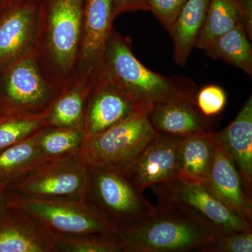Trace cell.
Instances as JSON below:
<instances>
[{
    "instance_id": "cell-1",
    "label": "cell",
    "mask_w": 252,
    "mask_h": 252,
    "mask_svg": "<svg viewBox=\"0 0 252 252\" xmlns=\"http://www.w3.org/2000/svg\"><path fill=\"white\" fill-rule=\"evenodd\" d=\"M159 205L148 217L119 229L124 252L200 251L220 234L188 207L175 203Z\"/></svg>"
},
{
    "instance_id": "cell-2",
    "label": "cell",
    "mask_w": 252,
    "mask_h": 252,
    "mask_svg": "<svg viewBox=\"0 0 252 252\" xmlns=\"http://www.w3.org/2000/svg\"><path fill=\"white\" fill-rule=\"evenodd\" d=\"M97 70L149 109L179 97L196 94L193 81L165 77L146 67L132 53L130 41L114 31Z\"/></svg>"
},
{
    "instance_id": "cell-3",
    "label": "cell",
    "mask_w": 252,
    "mask_h": 252,
    "mask_svg": "<svg viewBox=\"0 0 252 252\" xmlns=\"http://www.w3.org/2000/svg\"><path fill=\"white\" fill-rule=\"evenodd\" d=\"M147 112L86 137L78 159L86 165L109 169L125 176L144 147L158 135L149 122Z\"/></svg>"
},
{
    "instance_id": "cell-4",
    "label": "cell",
    "mask_w": 252,
    "mask_h": 252,
    "mask_svg": "<svg viewBox=\"0 0 252 252\" xmlns=\"http://www.w3.org/2000/svg\"><path fill=\"white\" fill-rule=\"evenodd\" d=\"M88 165L86 202L117 225L133 224L155 211L130 180L114 170Z\"/></svg>"
},
{
    "instance_id": "cell-5",
    "label": "cell",
    "mask_w": 252,
    "mask_h": 252,
    "mask_svg": "<svg viewBox=\"0 0 252 252\" xmlns=\"http://www.w3.org/2000/svg\"><path fill=\"white\" fill-rule=\"evenodd\" d=\"M8 193L9 206L21 209L53 233L118 235L119 228L94 207L79 200H38Z\"/></svg>"
},
{
    "instance_id": "cell-6",
    "label": "cell",
    "mask_w": 252,
    "mask_h": 252,
    "mask_svg": "<svg viewBox=\"0 0 252 252\" xmlns=\"http://www.w3.org/2000/svg\"><path fill=\"white\" fill-rule=\"evenodd\" d=\"M88 165L77 157L39 164L5 190L27 198L85 201Z\"/></svg>"
},
{
    "instance_id": "cell-7",
    "label": "cell",
    "mask_w": 252,
    "mask_h": 252,
    "mask_svg": "<svg viewBox=\"0 0 252 252\" xmlns=\"http://www.w3.org/2000/svg\"><path fill=\"white\" fill-rule=\"evenodd\" d=\"M57 98L32 59L21 58L0 71V117L40 115Z\"/></svg>"
},
{
    "instance_id": "cell-8",
    "label": "cell",
    "mask_w": 252,
    "mask_h": 252,
    "mask_svg": "<svg viewBox=\"0 0 252 252\" xmlns=\"http://www.w3.org/2000/svg\"><path fill=\"white\" fill-rule=\"evenodd\" d=\"M154 187L159 204L175 203L188 207L220 233L252 231V225L230 210L206 184L175 177Z\"/></svg>"
},
{
    "instance_id": "cell-9",
    "label": "cell",
    "mask_w": 252,
    "mask_h": 252,
    "mask_svg": "<svg viewBox=\"0 0 252 252\" xmlns=\"http://www.w3.org/2000/svg\"><path fill=\"white\" fill-rule=\"evenodd\" d=\"M84 107L82 129L91 137L149 110L97 73Z\"/></svg>"
},
{
    "instance_id": "cell-10",
    "label": "cell",
    "mask_w": 252,
    "mask_h": 252,
    "mask_svg": "<svg viewBox=\"0 0 252 252\" xmlns=\"http://www.w3.org/2000/svg\"><path fill=\"white\" fill-rule=\"evenodd\" d=\"M48 23V44L61 69L72 65L81 42L84 0H39Z\"/></svg>"
},
{
    "instance_id": "cell-11",
    "label": "cell",
    "mask_w": 252,
    "mask_h": 252,
    "mask_svg": "<svg viewBox=\"0 0 252 252\" xmlns=\"http://www.w3.org/2000/svg\"><path fill=\"white\" fill-rule=\"evenodd\" d=\"M182 139L158 135L144 147L126 172L137 190H144L177 177L179 147Z\"/></svg>"
},
{
    "instance_id": "cell-12",
    "label": "cell",
    "mask_w": 252,
    "mask_h": 252,
    "mask_svg": "<svg viewBox=\"0 0 252 252\" xmlns=\"http://www.w3.org/2000/svg\"><path fill=\"white\" fill-rule=\"evenodd\" d=\"M0 252H57L54 233L28 212L8 206L0 215Z\"/></svg>"
},
{
    "instance_id": "cell-13",
    "label": "cell",
    "mask_w": 252,
    "mask_h": 252,
    "mask_svg": "<svg viewBox=\"0 0 252 252\" xmlns=\"http://www.w3.org/2000/svg\"><path fill=\"white\" fill-rule=\"evenodd\" d=\"M38 1L12 0L0 16V71L21 59L32 41L39 14Z\"/></svg>"
},
{
    "instance_id": "cell-14",
    "label": "cell",
    "mask_w": 252,
    "mask_h": 252,
    "mask_svg": "<svg viewBox=\"0 0 252 252\" xmlns=\"http://www.w3.org/2000/svg\"><path fill=\"white\" fill-rule=\"evenodd\" d=\"M195 95H187L154 106L147 112L151 125L158 135L185 139L211 130L210 119L200 112Z\"/></svg>"
},
{
    "instance_id": "cell-15",
    "label": "cell",
    "mask_w": 252,
    "mask_h": 252,
    "mask_svg": "<svg viewBox=\"0 0 252 252\" xmlns=\"http://www.w3.org/2000/svg\"><path fill=\"white\" fill-rule=\"evenodd\" d=\"M216 141L213 165L208 180L205 184L230 210L252 225V194L247 190L243 178L229 156Z\"/></svg>"
},
{
    "instance_id": "cell-16",
    "label": "cell",
    "mask_w": 252,
    "mask_h": 252,
    "mask_svg": "<svg viewBox=\"0 0 252 252\" xmlns=\"http://www.w3.org/2000/svg\"><path fill=\"white\" fill-rule=\"evenodd\" d=\"M114 19V0H84L81 59L87 69L98 67Z\"/></svg>"
},
{
    "instance_id": "cell-17",
    "label": "cell",
    "mask_w": 252,
    "mask_h": 252,
    "mask_svg": "<svg viewBox=\"0 0 252 252\" xmlns=\"http://www.w3.org/2000/svg\"><path fill=\"white\" fill-rule=\"evenodd\" d=\"M240 172L249 193L252 190V97L250 95L229 125L214 132Z\"/></svg>"
},
{
    "instance_id": "cell-18",
    "label": "cell",
    "mask_w": 252,
    "mask_h": 252,
    "mask_svg": "<svg viewBox=\"0 0 252 252\" xmlns=\"http://www.w3.org/2000/svg\"><path fill=\"white\" fill-rule=\"evenodd\" d=\"M216 147V139L212 130L203 131L182 139L179 147L177 177L186 182L206 183Z\"/></svg>"
},
{
    "instance_id": "cell-19",
    "label": "cell",
    "mask_w": 252,
    "mask_h": 252,
    "mask_svg": "<svg viewBox=\"0 0 252 252\" xmlns=\"http://www.w3.org/2000/svg\"><path fill=\"white\" fill-rule=\"evenodd\" d=\"M210 0H187L168 32L174 45V58L178 65L185 66L195 47L206 17Z\"/></svg>"
},
{
    "instance_id": "cell-20",
    "label": "cell",
    "mask_w": 252,
    "mask_h": 252,
    "mask_svg": "<svg viewBox=\"0 0 252 252\" xmlns=\"http://www.w3.org/2000/svg\"><path fill=\"white\" fill-rule=\"evenodd\" d=\"M38 132L19 143L0 151L1 188L6 189L39 164L45 162L38 147Z\"/></svg>"
},
{
    "instance_id": "cell-21",
    "label": "cell",
    "mask_w": 252,
    "mask_h": 252,
    "mask_svg": "<svg viewBox=\"0 0 252 252\" xmlns=\"http://www.w3.org/2000/svg\"><path fill=\"white\" fill-rule=\"evenodd\" d=\"M206 55L242 69L252 78L251 40L241 23L217 38L205 49Z\"/></svg>"
},
{
    "instance_id": "cell-22",
    "label": "cell",
    "mask_w": 252,
    "mask_h": 252,
    "mask_svg": "<svg viewBox=\"0 0 252 252\" xmlns=\"http://www.w3.org/2000/svg\"><path fill=\"white\" fill-rule=\"evenodd\" d=\"M85 138L82 129L46 126L38 132L37 143L44 161H52L77 157Z\"/></svg>"
},
{
    "instance_id": "cell-23",
    "label": "cell",
    "mask_w": 252,
    "mask_h": 252,
    "mask_svg": "<svg viewBox=\"0 0 252 252\" xmlns=\"http://www.w3.org/2000/svg\"><path fill=\"white\" fill-rule=\"evenodd\" d=\"M239 23L240 20L235 0H210L195 47L205 50L212 41L233 29Z\"/></svg>"
},
{
    "instance_id": "cell-24",
    "label": "cell",
    "mask_w": 252,
    "mask_h": 252,
    "mask_svg": "<svg viewBox=\"0 0 252 252\" xmlns=\"http://www.w3.org/2000/svg\"><path fill=\"white\" fill-rule=\"evenodd\" d=\"M89 89L90 87L73 89L59 96L50 109L46 119L47 126L82 129L84 107Z\"/></svg>"
},
{
    "instance_id": "cell-25",
    "label": "cell",
    "mask_w": 252,
    "mask_h": 252,
    "mask_svg": "<svg viewBox=\"0 0 252 252\" xmlns=\"http://www.w3.org/2000/svg\"><path fill=\"white\" fill-rule=\"evenodd\" d=\"M57 252H124L118 235L54 233Z\"/></svg>"
},
{
    "instance_id": "cell-26",
    "label": "cell",
    "mask_w": 252,
    "mask_h": 252,
    "mask_svg": "<svg viewBox=\"0 0 252 252\" xmlns=\"http://www.w3.org/2000/svg\"><path fill=\"white\" fill-rule=\"evenodd\" d=\"M49 112L36 116L0 117V151L29 138L47 126Z\"/></svg>"
},
{
    "instance_id": "cell-27",
    "label": "cell",
    "mask_w": 252,
    "mask_h": 252,
    "mask_svg": "<svg viewBox=\"0 0 252 252\" xmlns=\"http://www.w3.org/2000/svg\"><path fill=\"white\" fill-rule=\"evenodd\" d=\"M195 102L200 112L210 119L223 112L227 103L226 93L220 86H204L196 93Z\"/></svg>"
},
{
    "instance_id": "cell-28",
    "label": "cell",
    "mask_w": 252,
    "mask_h": 252,
    "mask_svg": "<svg viewBox=\"0 0 252 252\" xmlns=\"http://www.w3.org/2000/svg\"><path fill=\"white\" fill-rule=\"evenodd\" d=\"M203 252H252V231L220 233L211 245L202 248Z\"/></svg>"
},
{
    "instance_id": "cell-29",
    "label": "cell",
    "mask_w": 252,
    "mask_h": 252,
    "mask_svg": "<svg viewBox=\"0 0 252 252\" xmlns=\"http://www.w3.org/2000/svg\"><path fill=\"white\" fill-rule=\"evenodd\" d=\"M187 0H144L145 11H149L167 31L178 17Z\"/></svg>"
},
{
    "instance_id": "cell-30",
    "label": "cell",
    "mask_w": 252,
    "mask_h": 252,
    "mask_svg": "<svg viewBox=\"0 0 252 252\" xmlns=\"http://www.w3.org/2000/svg\"><path fill=\"white\" fill-rule=\"evenodd\" d=\"M240 23L252 40V0H235Z\"/></svg>"
},
{
    "instance_id": "cell-31",
    "label": "cell",
    "mask_w": 252,
    "mask_h": 252,
    "mask_svg": "<svg viewBox=\"0 0 252 252\" xmlns=\"http://www.w3.org/2000/svg\"><path fill=\"white\" fill-rule=\"evenodd\" d=\"M145 11L144 0H114V17L130 11Z\"/></svg>"
},
{
    "instance_id": "cell-32",
    "label": "cell",
    "mask_w": 252,
    "mask_h": 252,
    "mask_svg": "<svg viewBox=\"0 0 252 252\" xmlns=\"http://www.w3.org/2000/svg\"><path fill=\"white\" fill-rule=\"evenodd\" d=\"M9 206L8 193L5 189L0 187V215Z\"/></svg>"
},
{
    "instance_id": "cell-33",
    "label": "cell",
    "mask_w": 252,
    "mask_h": 252,
    "mask_svg": "<svg viewBox=\"0 0 252 252\" xmlns=\"http://www.w3.org/2000/svg\"><path fill=\"white\" fill-rule=\"evenodd\" d=\"M12 0H0V16Z\"/></svg>"
},
{
    "instance_id": "cell-34",
    "label": "cell",
    "mask_w": 252,
    "mask_h": 252,
    "mask_svg": "<svg viewBox=\"0 0 252 252\" xmlns=\"http://www.w3.org/2000/svg\"><path fill=\"white\" fill-rule=\"evenodd\" d=\"M16 1H38V0H16Z\"/></svg>"
}]
</instances>
